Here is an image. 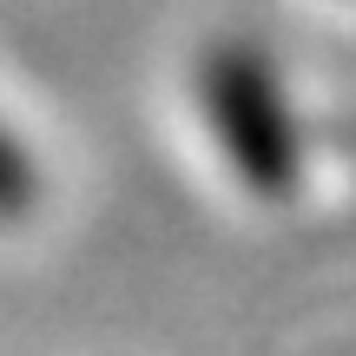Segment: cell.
Instances as JSON below:
<instances>
[{"label": "cell", "mask_w": 356, "mask_h": 356, "mask_svg": "<svg viewBox=\"0 0 356 356\" xmlns=\"http://www.w3.org/2000/svg\"><path fill=\"white\" fill-rule=\"evenodd\" d=\"M204 92H211V119H218V132H231V152L244 159V172H251V178L284 172V145H277V132H264V126H270L264 73H257V66H244L238 53H231V60H211Z\"/></svg>", "instance_id": "1"}, {"label": "cell", "mask_w": 356, "mask_h": 356, "mask_svg": "<svg viewBox=\"0 0 356 356\" xmlns=\"http://www.w3.org/2000/svg\"><path fill=\"white\" fill-rule=\"evenodd\" d=\"M33 198H40V165L20 145V132L0 119V225H7V218H26Z\"/></svg>", "instance_id": "2"}]
</instances>
